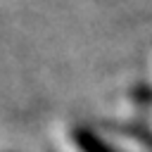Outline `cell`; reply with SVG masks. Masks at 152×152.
<instances>
[{
  "instance_id": "1",
  "label": "cell",
  "mask_w": 152,
  "mask_h": 152,
  "mask_svg": "<svg viewBox=\"0 0 152 152\" xmlns=\"http://www.w3.org/2000/svg\"><path fill=\"white\" fill-rule=\"evenodd\" d=\"M74 142H76V147L81 150V152H114L93 128H88V126H78V128H74Z\"/></svg>"
}]
</instances>
